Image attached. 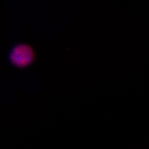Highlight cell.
I'll return each instance as SVG.
<instances>
[{
  "instance_id": "6da1fadb",
  "label": "cell",
  "mask_w": 149,
  "mask_h": 149,
  "mask_svg": "<svg viewBox=\"0 0 149 149\" xmlns=\"http://www.w3.org/2000/svg\"><path fill=\"white\" fill-rule=\"evenodd\" d=\"M34 52L26 44H19L12 49L10 54L11 63L17 68H24L31 64L34 59Z\"/></svg>"
}]
</instances>
